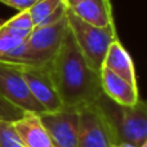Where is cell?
Returning a JSON list of instances; mask_svg holds the SVG:
<instances>
[{
	"label": "cell",
	"mask_w": 147,
	"mask_h": 147,
	"mask_svg": "<svg viewBox=\"0 0 147 147\" xmlns=\"http://www.w3.org/2000/svg\"><path fill=\"white\" fill-rule=\"evenodd\" d=\"M47 67L63 107L79 109L94 103L102 94L99 71L81 53L70 28Z\"/></svg>",
	"instance_id": "obj_1"
},
{
	"label": "cell",
	"mask_w": 147,
	"mask_h": 147,
	"mask_svg": "<svg viewBox=\"0 0 147 147\" xmlns=\"http://www.w3.org/2000/svg\"><path fill=\"white\" fill-rule=\"evenodd\" d=\"M106 120L114 143L141 146L147 142V106L140 99L133 106H123L103 93L94 102Z\"/></svg>",
	"instance_id": "obj_2"
},
{
	"label": "cell",
	"mask_w": 147,
	"mask_h": 147,
	"mask_svg": "<svg viewBox=\"0 0 147 147\" xmlns=\"http://www.w3.org/2000/svg\"><path fill=\"white\" fill-rule=\"evenodd\" d=\"M69 28L81 53L96 70L101 71L110 44L117 39L116 26L96 27L74 16L69 9L66 12Z\"/></svg>",
	"instance_id": "obj_3"
},
{
	"label": "cell",
	"mask_w": 147,
	"mask_h": 147,
	"mask_svg": "<svg viewBox=\"0 0 147 147\" xmlns=\"http://www.w3.org/2000/svg\"><path fill=\"white\" fill-rule=\"evenodd\" d=\"M67 30L69 22L66 14L52 23L36 26L25 40L31 66H48L58 53Z\"/></svg>",
	"instance_id": "obj_4"
},
{
	"label": "cell",
	"mask_w": 147,
	"mask_h": 147,
	"mask_svg": "<svg viewBox=\"0 0 147 147\" xmlns=\"http://www.w3.org/2000/svg\"><path fill=\"white\" fill-rule=\"evenodd\" d=\"M0 96L25 112H45L30 93L18 65L0 62Z\"/></svg>",
	"instance_id": "obj_5"
},
{
	"label": "cell",
	"mask_w": 147,
	"mask_h": 147,
	"mask_svg": "<svg viewBox=\"0 0 147 147\" xmlns=\"http://www.w3.org/2000/svg\"><path fill=\"white\" fill-rule=\"evenodd\" d=\"M78 147H111V132L94 103L78 109Z\"/></svg>",
	"instance_id": "obj_6"
},
{
	"label": "cell",
	"mask_w": 147,
	"mask_h": 147,
	"mask_svg": "<svg viewBox=\"0 0 147 147\" xmlns=\"http://www.w3.org/2000/svg\"><path fill=\"white\" fill-rule=\"evenodd\" d=\"M39 116L54 147H78V109L62 107Z\"/></svg>",
	"instance_id": "obj_7"
},
{
	"label": "cell",
	"mask_w": 147,
	"mask_h": 147,
	"mask_svg": "<svg viewBox=\"0 0 147 147\" xmlns=\"http://www.w3.org/2000/svg\"><path fill=\"white\" fill-rule=\"evenodd\" d=\"M21 71L32 94L45 112L58 111L63 107L47 66H21Z\"/></svg>",
	"instance_id": "obj_8"
},
{
	"label": "cell",
	"mask_w": 147,
	"mask_h": 147,
	"mask_svg": "<svg viewBox=\"0 0 147 147\" xmlns=\"http://www.w3.org/2000/svg\"><path fill=\"white\" fill-rule=\"evenodd\" d=\"M66 8L81 21L96 27L115 25L111 0H63Z\"/></svg>",
	"instance_id": "obj_9"
},
{
	"label": "cell",
	"mask_w": 147,
	"mask_h": 147,
	"mask_svg": "<svg viewBox=\"0 0 147 147\" xmlns=\"http://www.w3.org/2000/svg\"><path fill=\"white\" fill-rule=\"evenodd\" d=\"M102 93L114 102L123 106H133L140 101L138 86L132 85L116 74L102 67L99 71Z\"/></svg>",
	"instance_id": "obj_10"
},
{
	"label": "cell",
	"mask_w": 147,
	"mask_h": 147,
	"mask_svg": "<svg viewBox=\"0 0 147 147\" xmlns=\"http://www.w3.org/2000/svg\"><path fill=\"white\" fill-rule=\"evenodd\" d=\"M12 125L26 147H54L39 114L25 112L23 116L13 121Z\"/></svg>",
	"instance_id": "obj_11"
},
{
	"label": "cell",
	"mask_w": 147,
	"mask_h": 147,
	"mask_svg": "<svg viewBox=\"0 0 147 147\" xmlns=\"http://www.w3.org/2000/svg\"><path fill=\"white\" fill-rule=\"evenodd\" d=\"M102 67L116 74L117 76H120L125 81L130 83L132 85L138 86L137 74H136L133 58L129 52L127 51V48L119 40V38L115 39L110 44L106 57L103 59V66Z\"/></svg>",
	"instance_id": "obj_12"
},
{
	"label": "cell",
	"mask_w": 147,
	"mask_h": 147,
	"mask_svg": "<svg viewBox=\"0 0 147 147\" xmlns=\"http://www.w3.org/2000/svg\"><path fill=\"white\" fill-rule=\"evenodd\" d=\"M0 28L13 38L26 40L28 35L34 31L35 25H34L28 10H22V12H18L16 16L10 17L9 20L0 23Z\"/></svg>",
	"instance_id": "obj_13"
},
{
	"label": "cell",
	"mask_w": 147,
	"mask_h": 147,
	"mask_svg": "<svg viewBox=\"0 0 147 147\" xmlns=\"http://www.w3.org/2000/svg\"><path fill=\"white\" fill-rule=\"evenodd\" d=\"M62 5H63V0H38L28 9L35 27L40 25L43 21H45L48 17H51Z\"/></svg>",
	"instance_id": "obj_14"
},
{
	"label": "cell",
	"mask_w": 147,
	"mask_h": 147,
	"mask_svg": "<svg viewBox=\"0 0 147 147\" xmlns=\"http://www.w3.org/2000/svg\"><path fill=\"white\" fill-rule=\"evenodd\" d=\"M0 147H26L17 136L12 123L0 121Z\"/></svg>",
	"instance_id": "obj_15"
},
{
	"label": "cell",
	"mask_w": 147,
	"mask_h": 147,
	"mask_svg": "<svg viewBox=\"0 0 147 147\" xmlns=\"http://www.w3.org/2000/svg\"><path fill=\"white\" fill-rule=\"evenodd\" d=\"M23 114H25V111L16 107L14 105L9 103L7 99H4L0 96V121L13 123L16 120L21 119Z\"/></svg>",
	"instance_id": "obj_16"
},
{
	"label": "cell",
	"mask_w": 147,
	"mask_h": 147,
	"mask_svg": "<svg viewBox=\"0 0 147 147\" xmlns=\"http://www.w3.org/2000/svg\"><path fill=\"white\" fill-rule=\"evenodd\" d=\"M23 41L25 40H22V39H17V38H13V36L8 35L7 32H4L0 28V57L7 54L8 52L14 49L16 47H18Z\"/></svg>",
	"instance_id": "obj_17"
},
{
	"label": "cell",
	"mask_w": 147,
	"mask_h": 147,
	"mask_svg": "<svg viewBox=\"0 0 147 147\" xmlns=\"http://www.w3.org/2000/svg\"><path fill=\"white\" fill-rule=\"evenodd\" d=\"M36 1H38V0H0L1 4H5V5H8V7L14 8L18 12L28 10Z\"/></svg>",
	"instance_id": "obj_18"
},
{
	"label": "cell",
	"mask_w": 147,
	"mask_h": 147,
	"mask_svg": "<svg viewBox=\"0 0 147 147\" xmlns=\"http://www.w3.org/2000/svg\"><path fill=\"white\" fill-rule=\"evenodd\" d=\"M111 147H147V142H145L143 145H141V146H134V145H130V143L121 142V143H114Z\"/></svg>",
	"instance_id": "obj_19"
}]
</instances>
